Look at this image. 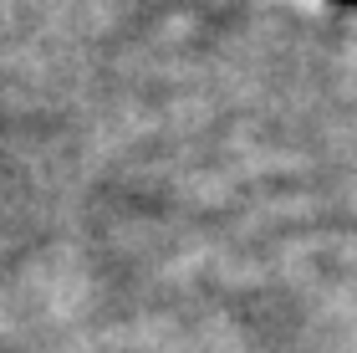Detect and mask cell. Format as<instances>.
I'll return each mask as SVG.
<instances>
[{"label":"cell","instance_id":"6da1fadb","mask_svg":"<svg viewBox=\"0 0 357 353\" xmlns=\"http://www.w3.org/2000/svg\"><path fill=\"white\" fill-rule=\"evenodd\" d=\"M347 6H357V0H347Z\"/></svg>","mask_w":357,"mask_h":353}]
</instances>
